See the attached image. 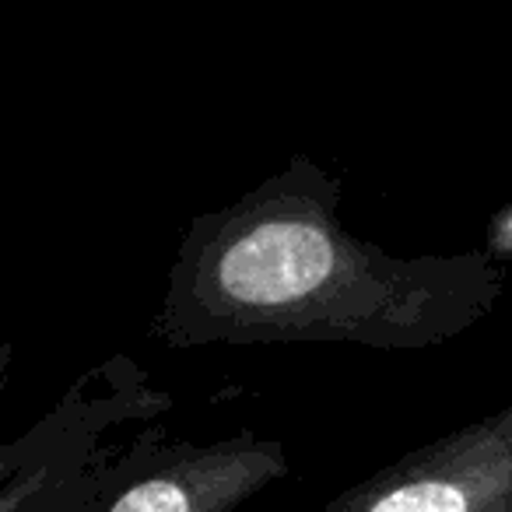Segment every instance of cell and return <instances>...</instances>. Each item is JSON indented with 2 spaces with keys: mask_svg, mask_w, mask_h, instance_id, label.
I'll list each match as a JSON object with an SVG mask.
<instances>
[{
  "mask_svg": "<svg viewBox=\"0 0 512 512\" xmlns=\"http://www.w3.org/2000/svg\"><path fill=\"white\" fill-rule=\"evenodd\" d=\"M341 179L292 158L221 211L190 221L155 337L200 344H362L421 351L467 334L505 295L488 253L400 256L337 218Z\"/></svg>",
  "mask_w": 512,
  "mask_h": 512,
  "instance_id": "6da1fadb",
  "label": "cell"
},
{
  "mask_svg": "<svg viewBox=\"0 0 512 512\" xmlns=\"http://www.w3.org/2000/svg\"><path fill=\"white\" fill-rule=\"evenodd\" d=\"M320 512H512V404L411 449Z\"/></svg>",
  "mask_w": 512,
  "mask_h": 512,
  "instance_id": "7a4b0ae2",
  "label": "cell"
},
{
  "mask_svg": "<svg viewBox=\"0 0 512 512\" xmlns=\"http://www.w3.org/2000/svg\"><path fill=\"white\" fill-rule=\"evenodd\" d=\"M288 470L285 446L253 435L190 449L134 481L106 512H235Z\"/></svg>",
  "mask_w": 512,
  "mask_h": 512,
  "instance_id": "3957f363",
  "label": "cell"
}]
</instances>
